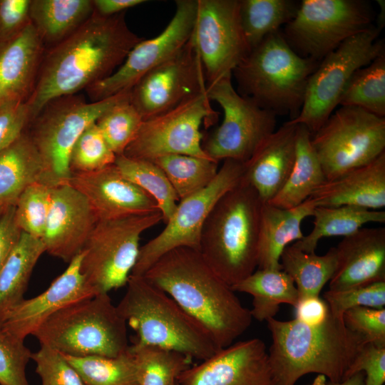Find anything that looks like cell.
I'll use <instances>...</instances> for the list:
<instances>
[{
	"label": "cell",
	"instance_id": "6da1fadb",
	"mask_svg": "<svg viewBox=\"0 0 385 385\" xmlns=\"http://www.w3.org/2000/svg\"><path fill=\"white\" fill-rule=\"evenodd\" d=\"M143 39L128 28L125 12L110 17L93 12L44 53L26 101L31 120L51 101L76 94L111 75Z\"/></svg>",
	"mask_w": 385,
	"mask_h": 385
},
{
	"label": "cell",
	"instance_id": "7a4b0ae2",
	"mask_svg": "<svg viewBox=\"0 0 385 385\" xmlns=\"http://www.w3.org/2000/svg\"><path fill=\"white\" fill-rule=\"evenodd\" d=\"M143 277L173 298L207 332L218 349L233 344L252 323L250 310L198 250L173 249Z\"/></svg>",
	"mask_w": 385,
	"mask_h": 385
},
{
	"label": "cell",
	"instance_id": "3957f363",
	"mask_svg": "<svg viewBox=\"0 0 385 385\" xmlns=\"http://www.w3.org/2000/svg\"><path fill=\"white\" fill-rule=\"evenodd\" d=\"M272 335L268 357L274 385H294L309 373L341 382L350 365L368 344L349 329L343 318L332 316L319 325L294 319L267 321Z\"/></svg>",
	"mask_w": 385,
	"mask_h": 385
},
{
	"label": "cell",
	"instance_id": "277c9868",
	"mask_svg": "<svg viewBox=\"0 0 385 385\" xmlns=\"http://www.w3.org/2000/svg\"><path fill=\"white\" fill-rule=\"evenodd\" d=\"M262 205L257 192L242 178L217 200L204 223L199 251L230 287L257 267Z\"/></svg>",
	"mask_w": 385,
	"mask_h": 385
},
{
	"label": "cell",
	"instance_id": "5b68a950",
	"mask_svg": "<svg viewBox=\"0 0 385 385\" xmlns=\"http://www.w3.org/2000/svg\"><path fill=\"white\" fill-rule=\"evenodd\" d=\"M117 309L136 337L155 346L203 361L218 349L207 332L168 294L143 276L130 274Z\"/></svg>",
	"mask_w": 385,
	"mask_h": 385
},
{
	"label": "cell",
	"instance_id": "8992f818",
	"mask_svg": "<svg viewBox=\"0 0 385 385\" xmlns=\"http://www.w3.org/2000/svg\"><path fill=\"white\" fill-rule=\"evenodd\" d=\"M320 61L297 54L279 31L267 36L232 71L237 92L277 114L299 113Z\"/></svg>",
	"mask_w": 385,
	"mask_h": 385
},
{
	"label": "cell",
	"instance_id": "52a82bcc",
	"mask_svg": "<svg viewBox=\"0 0 385 385\" xmlns=\"http://www.w3.org/2000/svg\"><path fill=\"white\" fill-rule=\"evenodd\" d=\"M41 345L71 356L116 357L128 348L127 324L108 294L61 309L33 334Z\"/></svg>",
	"mask_w": 385,
	"mask_h": 385
},
{
	"label": "cell",
	"instance_id": "ba28073f",
	"mask_svg": "<svg viewBox=\"0 0 385 385\" xmlns=\"http://www.w3.org/2000/svg\"><path fill=\"white\" fill-rule=\"evenodd\" d=\"M130 92L90 102L81 96L68 95L51 101L42 108L31 121L27 133L43 163V183L53 187L68 180L70 154L79 136Z\"/></svg>",
	"mask_w": 385,
	"mask_h": 385
},
{
	"label": "cell",
	"instance_id": "9c48e42d",
	"mask_svg": "<svg viewBox=\"0 0 385 385\" xmlns=\"http://www.w3.org/2000/svg\"><path fill=\"white\" fill-rule=\"evenodd\" d=\"M381 31L372 26L346 39L322 59L309 78L299 113L287 122L303 125L312 135L316 133L339 104L355 71L385 53L384 43L378 38Z\"/></svg>",
	"mask_w": 385,
	"mask_h": 385
},
{
	"label": "cell",
	"instance_id": "30bf717a",
	"mask_svg": "<svg viewBox=\"0 0 385 385\" xmlns=\"http://www.w3.org/2000/svg\"><path fill=\"white\" fill-rule=\"evenodd\" d=\"M160 221L162 215L157 212L97 222L81 252V271L97 294L126 285L141 235Z\"/></svg>",
	"mask_w": 385,
	"mask_h": 385
},
{
	"label": "cell",
	"instance_id": "8fae6325",
	"mask_svg": "<svg viewBox=\"0 0 385 385\" xmlns=\"http://www.w3.org/2000/svg\"><path fill=\"white\" fill-rule=\"evenodd\" d=\"M326 180L371 163L385 153V118L342 106L312 135Z\"/></svg>",
	"mask_w": 385,
	"mask_h": 385
},
{
	"label": "cell",
	"instance_id": "7c38bea8",
	"mask_svg": "<svg viewBox=\"0 0 385 385\" xmlns=\"http://www.w3.org/2000/svg\"><path fill=\"white\" fill-rule=\"evenodd\" d=\"M372 14L359 0H303L282 34L299 56L320 61L346 39L371 28Z\"/></svg>",
	"mask_w": 385,
	"mask_h": 385
},
{
	"label": "cell",
	"instance_id": "4fadbf2b",
	"mask_svg": "<svg viewBox=\"0 0 385 385\" xmlns=\"http://www.w3.org/2000/svg\"><path fill=\"white\" fill-rule=\"evenodd\" d=\"M232 76L206 88L210 101H216L224 113L221 124L202 143L208 157L218 163L227 159L246 162L276 130V115L240 95L232 86Z\"/></svg>",
	"mask_w": 385,
	"mask_h": 385
},
{
	"label": "cell",
	"instance_id": "5bb4252c",
	"mask_svg": "<svg viewBox=\"0 0 385 385\" xmlns=\"http://www.w3.org/2000/svg\"><path fill=\"white\" fill-rule=\"evenodd\" d=\"M245 162L227 159L213 180L204 189L179 201L165 228L140 246L131 274L143 276L165 253L178 248L200 250L202 230L217 200L242 180Z\"/></svg>",
	"mask_w": 385,
	"mask_h": 385
},
{
	"label": "cell",
	"instance_id": "9a60e30c",
	"mask_svg": "<svg viewBox=\"0 0 385 385\" xmlns=\"http://www.w3.org/2000/svg\"><path fill=\"white\" fill-rule=\"evenodd\" d=\"M210 102L205 91L165 113L143 120L123 155L148 160L172 154L212 160L204 151L200 132L203 120L217 118Z\"/></svg>",
	"mask_w": 385,
	"mask_h": 385
},
{
	"label": "cell",
	"instance_id": "2e32d148",
	"mask_svg": "<svg viewBox=\"0 0 385 385\" xmlns=\"http://www.w3.org/2000/svg\"><path fill=\"white\" fill-rule=\"evenodd\" d=\"M190 37L207 86L232 74L251 49L240 19L239 0H197Z\"/></svg>",
	"mask_w": 385,
	"mask_h": 385
},
{
	"label": "cell",
	"instance_id": "e0dca14e",
	"mask_svg": "<svg viewBox=\"0 0 385 385\" xmlns=\"http://www.w3.org/2000/svg\"><path fill=\"white\" fill-rule=\"evenodd\" d=\"M175 5L173 18L159 35L141 40L111 75L86 89L91 101L130 90L146 73L173 56L189 41L196 16L197 0H177Z\"/></svg>",
	"mask_w": 385,
	"mask_h": 385
},
{
	"label": "cell",
	"instance_id": "ac0fdd59",
	"mask_svg": "<svg viewBox=\"0 0 385 385\" xmlns=\"http://www.w3.org/2000/svg\"><path fill=\"white\" fill-rule=\"evenodd\" d=\"M206 88L200 60L189 40L131 88L130 101L145 120L177 107Z\"/></svg>",
	"mask_w": 385,
	"mask_h": 385
},
{
	"label": "cell",
	"instance_id": "d6986e66",
	"mask_svg": "<svg viewBox=\"0 0 385 385\" xmlns=\"http://www.w3.org/2000/svg\"><path fill=\"white\" fill-rule=\"evenodd\" d=\"M176 381L178 385H274L266 346L257 338L218 349L185 369Z\"/></svg>",
	"mask_w": 385,
	"mask_h": 385
},
{
	"label": "cell",
	"instance_id": "ffe728a7",
	"mask_svg": "<svg viewBox=\"0 0 385 385\" xmlns=\"http://www.w3.org/2000/svg\"><path fill=\"white\" fill-rule=\"evenodd\" d=\"M65 183L88 200L98 221L160 212L154 199L124 177L115 163L91 173L71 174Z\"/></svg>",
	"mask_w": 385,
	"mask_h": 385
},
{
	"label": "cell",
	"instance_id": "44dd1931",
	"mask_svg": "<svg viewBox=\"0 0 385 385\" xmlns=\"http://www.w3.org/2000/svg\"><path fill=\"white\" fill-rule=\"evenodd\" d=\"M81 252L41 294L24 299L8 310L0 327L21 339L33 335L51 316L76 301L98 294L81 271Z\"/></svg>",
	"mask_w": 385,
	"mask_h": 385
},
{
	"label": "cell",
	"instance_id": "7402d4cb",
	"mask_svg": "<svg viewBox=\"0 0 385 385\" xmlns=\"http://www.w3.org/2000/svg\"><path fill=\"white\" fill-rule=\"evenodd\" d=\"M98 222L89 202L78 191L66 183L52 187L41 238L46 252L69 263L81 252Z\"/></svg>",
	"mask_w": 385,
	"mask_h": 385
},
{
	"label": "cell",
	"instance_id": "603a6c76",
	"mask_svg": "<svg viewBox=\"0 0 385 385\" xmlns=\"http://www.w3.org/2000/svg\"><path fill=\"white\" fill-rule=\"evenodd\" d=\"M337 267L330 290L385 281V227H361L335 247Z\"/></svg>",
	"mask_w": 385,
	"mask_h": 385
},
{
	"label": "cell",
	"instance_id": "cb8c5ba5",
	"mask_svg": "<svg viewBox=\"0 0 385 385\" xmlns=\"http://www.w3.org/2000/svg\"><path fill=\"white\" fill-rule=\"evenodd\" d=\"M298 124L286 122L244 163L243 180L269 202L285 184L294 165Z\"/></svg>",
	"mask_w": 385,
	"mask_h": 385
},
{
	"label": "cell",
	"instance_id": "d4e9b609",
	"mask_svg": "<svg viewBox=\"0 0 385 385\" xmlns=\"http://www.w3.org/2000/svg\"><path fill=\"white\" fill-rule=\"evenodd\" d=\"M44 45L31 22L0 44V103L28 100L45 53Z\"/></svg>",
	"mask_w": 385,
	"mask_h": 385
},
{
	"label": "cell",
	"instance_id": "484cf974",
	"mask_svg": "<svg viewBox=\"0 0 385 385\" xmlns=\"http://www.w3.org/2000/svg\"><path fill=\"white\" fill-rule=\"evenodd\" d=\"M317 206L354 205L370 210L385 207V153L364 165L326 180L309 197Z\"/></svg>",
	"mask_w": 385,
	"mask_h": 385
},
{
	"label": "cell",
	"instance_id": "4316f807",
	"mask_svg": "<svg viewBox=\"0 0 385 385\" xmlns=\"http://www.w3.org/2000/svg\"><path fill=\"white\" fill-rule=\"evenodd\" d=\"M317 204L309 197L299 205L284 209L262 203L258 244V269L282 270L280 257L292 242L303 239L301 224L312 216Z\"/></svg>",
	"mask_w": 385,
	"mask_h": 385
},
{
	"label": "cell",
	"instance_id": "83f0119b",
	"mask_svg": "<svg viewBox=\"0 0 385 385\" xmlns=\"http://www.w3.org/2000/svg\"><path fill=\"white\" fill-rule=\"evenodd\" d=\"M43 177L42 161L26 130L0 153V207L15 205L24 189Z\"/></svg>",
	"mask_w": 385,
	"mask_h": 385
},
{
	"label": "cell",
	"instance_id": "f1b7e54d",
	"mask_svg": "<svg viewBox=\"0 0 385 385\" xmlns=\"http://www.w3.org/2000/svg\"><path fill=\"white\" fill-rule=\"evenodd\" d=\"M311 138L312 134L308 129L298 124L295 159L292 171L282 188L267 203L284 209L297 207L326 181Z\"/></svg>",
	"mask_w": 385,
	"mask_h": 385
},
{
	"label": "cell",
	"instance_id": "f546056e",
	"mask_svg": "<svg viewBox=\"0 0 385 385\" xmlns=\"http://www.w3.org/2000/svg\"><path fill=\"white\" fill-rule=\"evenodd\" d=\"M231 288L252 296L250 313L259 322L274 318L281 304L294 307L299 299L293 279L282 270L258 269Z\"/></svg>",
	"mask_w": 385,
	"mask_h": 385
},
{
	"label": "cell",
	"instance_id": "4dcf8cb0",
	"mask_svg": "<svg viewBox=\"0 0 385 385\" xmlns=\"http://www.w3.org/2000/svg\"><path fill=\"white\" fill-rule=\"evenodd\" d=\"M93 13L91 0H31L30 20L44 43L53 46L76 31Z\"/></svg>",
	"mask_w": 385,
	"mask_h": 385
},
{
	"label": "cell",
	"instance_id": "1f68e13d",
	"mask_svg": "<svg viewBox=\"0 0 385 385\" xmlns=\"http://www.w3.org/2000/svg\"><path fill=\"white\" fill-rule=\"evenodd\" d=\"M311 232L293 245L307 253L315 252L319 241L328 237L350 235L369 222H385V211L354 205L317 206Z\"/></svg>",
	"mask_w": 385,
	"mask_h": 385
},
{
	"label": "cell",
	"instance_id": "d6a6232c",
	"mask_svg": "<svg viewBox=\"0 0 385 385\" xmlns=\"http://www.w3.org/2000/svg\"><path fill=\"white\" fill-rule=\"evenodd\" d=\"M43 252L45 246L41 240L22 232L0 272V320L24 299L33 270Z\"/></svg>",
	"mask_w": 385,
	"mask_h": 385
},
{
	"label": "cell",
	"instance_id": "836d02e7",
	"mask_svg": "<svg viewBox=\"0 0 385 385\" xmlns=\"http://www.w3.org/2000/svg\"><path fill=\"white\" fill-rule=\"evenodd\" d=\"M280 264L282 270L293 279L299 299L319 296L335 272L336 248H330L324 255H317L315 252H304L293 245H289L281 255Z\"/></svg>",
	"mask_w": 385,
	"mask_h": 385
},
{
	"label": "cell",
	"instance_id": "e575fe53",
	"mask_svg": "<svg viewBox=\"0 0 385 385\" xmlns=\"http://www.w3.org/2000/svg\"><path fill=\"white\" fill-rule=\"evenodd\" d=\"M240 19L252 50L267 36L279 31L294 16L298 6L290 0H239Z\"/></svg>",
	"mask_w": 385,
	"mask_h": 385
},
{
	"label": "cell",
	"instance_id": "d590c367",
	"mask_svg": "<svg viewBox=\"0 0 385 385\" xmlns=\"http://www.w3.org/2000/svg\"><path fill=\"white\" fill-rule=\"evenodd\" d=\"M115 165L124 177L154 199L165 224L180 200L160 167L152 160L130 158L124 155L116 157Z\"/></svg>",
	"mask_w": 385,
	"mask_h": 385
},
{
	"label": "cell",
	"instance_id": "8d00e7d4",
	"mask_svg": "<svg viewBox=\"0 0 385 385\" xmlns=\"http://www.w3.org/2000/svg\"><path fill=\"white\" fill-rule=\"evenodd\" d=\"M129 350L139 385H170L192 363L183 354L155 346L133 343Z\"/></svg>",
	"mask_w": 385,
	"mask_h": 385
},
{
	"label": "cell",
	"instance_id": "74e56055",
	"mask_svg": "<svg viewBox=\"0 0 385 385\" xmlns=\"http://www.w3.org/2000/svg\"><path fill=\"white\" fill-rule=\"evenodd\" d=\"M152 161L163 171L180 200L206 188L219 170L218 162L189 155H167Z\"/></svg>",
	"mask_w": 385,
	"mask_h": 385
},
{
	"label": "cell",
	"instance_id": "f35d334b",
	"mask_svg": "<svg viewBox=\"0 0 385 385\" xmlns=\"http://www.w3.org/2000/svg\"><path fill=\"white\" fill-rule=\"evenodd\" d=\"M339 105L359 107L385 118V53L355 71Z\"/></svg>",
	"mask_w": 385,
	"mask_h": 385
},
{
	"label": "cell",
	"instance_id": "ab89813d",
	"mask_svg": "<svg viewBox=\"0 0 385 385\" xmlns=\"http://www.w3.org/2000/svg\"><path fill=\"white\" fill-rule=\"evenodd\" d=\"M63 355L85 385H139L129 348L125 353L116 357Z\"/></svg>",
	"mask_w": 385,
	"mask_h": 385
},
{
	"label": "cell",
	"instance_id": "60d3db41",
	"mask_svg": "<svg viewBox=\"0 0 385 385\" xmlns=\"http://www.w3.org/2000/svg\"><path fill=\"white\" fill-rule=\"evenodd\" d=\"M143 121L129 94L104 112L96 124L110 148L118 156L133 141Z\"/></svg>",
	"mask_w": 385,
	"mask_h": 385
},
{
	"label": "cell",
	"instance_id": "b9f144b4",
	"mask_svg": "<svg viewBox=\"0 0 385 385\" xmlns=\"http://www.w3.org/2000/svg\"><path fill=\"white\" fill-rule=\"evenodd\" d=\"M52 187L36 181L21 192L15 204L16 223L22 231L41 240L51 205Z\"/></svg>",
	"mask_w": 385,
	"mask_h": 385
},
{
	"label": "cell",
	"instance_id": "7bdbcfd3",
	"mask_svg": "<svg viewBox=\"0 0 385 385\" xmlns=\"http://www.w3.org/2000/svg\"><path fill=\"white\" fill-rule=\"evenodd\" d=\"M116 157L94 123L83 132L73 146L69 158L71 175L101 170L114 164Z\"/></svg>",
	"mask_w": 385,
	"mask_h": 385
},
{
	"label": "cell",
	"instance_id": "ee69618b",
	"mask_svg": "<svg viewBox=\"0 0 385 385\" xmlns=\"http://www.w3.org/2000/svg\"><path fill=\"white\" fill-rule=\"evenodd\" d=\"M330 314L343 318L344 312L351 308L366 307L384 308L385 281L374 282L343 290H330L324 293Z\"/></svg>",
	"mask_w": 385,
	"mask_h": 385
},
{
	"label": "cell",
	"instance_id": "f6af8a7d",
	"mask_svg": "<svg viewBox=\"0 0 385 385\" xmlns=\"http://www.w3.org/2000/svg\"><path fill=\"white\" fill-rule=\"evenodd\" d=\"M31 353L24 339L0 327V385H29L26 366Z\"/></svg>",
	"mask_w": 385,
	"mask_h": 385
},
{
	"label": "cell",
	"instance_id": "bcb514c9",
	"mask_svg": "<svg viewBox=\"0 0 385 385\" xmlns=\"http://www.w3.org/2000/svg\"><path fill=\"white\" fill-rule=\"evenodd\" d=\"M41 385H85L78 373L59 351L45 345L31 353Z\"/></svg>",
	"mask_w": 385,
	"mask_h": 385
},
{
	"label": "cell",
	"instance_id": "7dc6e473",
	"mask_svg": "<svg viewBox=\"0 0 385 385\" xmlns=\"http://www.w3.org/2000/svg\"><path fill=\"white\" fill-rule=\"evenodd\" d=\"M346 327L361 335L368 344L385 346V309L357 307L343 315Z\"/></svg>",
	"mask_w": 385,
	"mask_h": 385
},
{
	"label": "cell",
	"instance_id": "c3c4849f",
	"mask_svg": "<svg viewBox=\"0 0 385 385\" xmlns=\"http://www.w3.org/2000/svg\"><path fill=\"white\" fill-rule=\"evenodd\" d=\"M31 121L26 101L9 100L0 103V153L27 130Z\"/></svg>",
	"mask_w": 385,
	"mask_h": 385
},
{
	"label": "cell",
	"instance_id": "681fc988",
	"mask_svg": "<svg viewBox=\"0 0 385 385\" xmlns=\"http://www.w3.org/2000/svg\"><path fill=\"white\" fill-rule=\"evenodd\" d=\"M358 371L365 374L364 385H384L385 346L366 344L347 369L344 380Z\"/></svg>",
	"mask_w": 385,
	"mask_h": 385
},
{
	"label": "cell",
	"instance_id": "f907efd6",
	"mask_svg": "<svg viewBox=\"0 0 385 385\" xmlns=\"http://www.w3.org/2000/svg\"><path fill=\"white\" fill-rule=\"evenodd\" d=\"M31 0H0V44L18 35L29 23Z\"/></svg>",
	"mask_w": 385,
	"mask_h": 385
},
{
	"label": "cell",
	"instance_id": "816d5d0a",
	"mask_svg": "<svg viewBox=\"0 0 385 385\" xmlns=\"http://www.w3.org/2000/svg\"><path fill=\"white\" fill-rule=\"evenodd\" d=\"M22 231L15 217V206L6 207L0 217V272L19 241Z\"/></svg>",
	"mask_w": 385,
	"mask_h": 385
},
{
	"label": "cell",
	"instance_id": "f5cc1de1",
	"mask_svg": "<svg viewBox=\"0 0 385 385\" xmlns=\"http://www.w3.org/2000/svg\"><path fill=\"white\" fill-rule=\"evenodd\" d=\"M294 309L296 319L313 326L322 324L329 313L327 303L319 296L299 298Z\"/></svg>",
	"mask_w": 385,
	"mask_h": 385
},
{
	"label": "cell",
	"instance_id": "db71d44e",
	"mask_svg": "<svg viewBox=\"0 0 385 385\" xmlns=\"http://www.w3.org/2000/svg\"><path fill=\"white\" fill-rule=\"evenodd\" d=\"M145 2L144 0H93V12L103 17H110Z\"/></svg>",
	"mask_w": 385,
	"mask_h": 385
},
{
	"label": "cell",
	"instance_id": "11a10c76",
	"mask_svg": "<svg viewBox=\"0 0 385 385\" xmlns=\"http://www.w3.org/2000/svg\"><path fill=\"white\" fill-rule=\"evenodd\" d=\"M364 374L363 371H358L346 379L341 382H327L326 385H364Z\"/></svg>",
	"mask_w": 385,
	"mask_h": 385
},
{
	"label": "cell",
	"instance_id": "9f6ffc18",
	"mask_svg": "<svg viewBox=\"0 0 385 385\" xmlns=\"http://www.w3.org/2000/svg\"><path fill=\"white\" fill-rule=\"evenodd\" d=\"M327 379L324 375L319 374L309 385H326Z\"/></svg>",
	"mask_w": 385,
	"mask_h": 385
},
{
	"label": "cell",
	"instance_id": "6f0895ef",
	"mask_svg": "<svg viewBox=\"0 0 385 385\" xmlns=\"http://www.w3.org/2000/svg\"><path fill=\"white\" fill-rule=\"evenodd\" d=\"M6 208H1L0 207V217L1 215V214L3 213L4 210H5Z\"/></svg>",
	"mask_w": 385,
	"mask_h": 385
},
{
	"label": "cell",
	"instance_id": "680465c9",
	"mask_svg": "<svg viewBox=\"0 0 385 385\" xmlns=\"http://www.w3.org/2000/svg\"><path fill=\"white\" fill-rule=\"evenodd\" d=\"M170 385H178L177 381H175L170 384Z\"/></svg>",
	"mask_w": 385,
	"mask_h": 385
}]
</instances>
